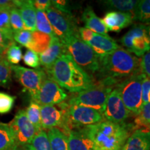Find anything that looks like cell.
<instances>
[{"label":"cell","instance_id":"6da1fadb","mask_svg":"<svg viewBox=\"0 0 150 150\" xmlns=\"http://www.w3.org/2000/svg\"><path fill=\"white\" fill-rule=\"evenodd\" d=\"M47 73L58 85L71 93H80L94 83L92 76L66 54L60 56Z\"/></svg>","mask_w":150,"mask_h":150},{"label":"cell","instance_id":"7a4b0ae2","mask_svg":"<svg viewBox=\"0 0 150 150\" xmlns=\"http://www.w3.org/2000/svg\"><path fill=\"white\" fill-rule=\"evenodd\" d=\"M99 61L98 73L102 79L109 78L120 82L141 72L140 59L121 47L99 59Z\"/></svg>","mask_w":150,"mask_h":150},{"label":"cell","instance_id":"3957f363","mask_svg":"<svg viewBox=\"0 0 150 150\" xmlns=\"http://www.w3.org/2000/svg\"><path fill=\"white\" fill-rule=\"evenodd\" d=\"M134 126L102 120L91 125L94 150H122Z\"/></svg>","mask_w":150,"mask_h":150},{"label":"cell","instance_id":"277c9868","mask_svg":"<svg viewBox=\"0 0 150 150\" xmlns=\"http://www.w3.org/2000/svg\"><path fill=\"white\" fill-rule=\"evenodd\" d=\"M119 81L104 78L97 81L88 89L72 97L67 104L93 108L103 114L110 93Z\"/></svg>","mask_w":150,"mask_h":150},{"label":"cell","instance_id":"5b68a950","mask_svg":"<svg viewBox=\"0 0 150 150\" xmlns=\"http://www.w3.org/2000/svg\"><path fill=\"white\" fill-rule=\"evenodd\" d=\"M65 54L71 56L75 63L88 74L98 72L99 58L91 47L81 38L77 33H74L63 42Z\"/></svg>","mask_w":150,"mask_h":150},{"label":"cell","instance_id":"8992f818","mask_svg":"<svg viewBox=\"0 0 150 150\" xmlns=\"http://www.w3.org/2000/svg\"><path fill=\"white\" fill-rule=\"evenodd\" d=\"M145 74L142 73L134 74L120 81L115 87L119 90L122 102L131 115L137 116L142 106V82Z\"/></svg>","mask_w":150,"mask_h":150},{"label":"cell","instance_id":"52a82bcc","mask_svg":"<svg viewBox=\"0 0 150 150\" xmlns=\"http://www.w3.org/2000/svg\"><path fill=\"white\" fill-rule=\"evenodd\" d=\"M102 120V114L96 110L77 105H69L63 133L67 136L72 130L95 125Z\"/></svg>","mask_w":150,"mask_h":150},{"label":"cell","instance_id":"ba28073f","mask_svg":"<svg viewBox=\"0 0 150 150\" xmlns=\"http://www.w3.org/2000/svg\"><path fill=\"white\" fill-rule=\"evenodd\" d=\"M125 50L137 57H142L150 51V40L147 24H136L121 38Z\"/></svg>","mask_w":150,"mask_h":150},{"label":"cell","instance_id":"9c48e42d","mask_svg":"<svg viewBox=\"0 0 150 150\" xmlns=\"http://www.w3.org/2000/svg\"><path fill=\"white\" fill-rule=\"evenodd\" d=\"M8 125L14 136L16 150L28 149L38 132L34 126L28 120L25 110H19Z\"/></svg>","mask_w":150,"mask_h":150},{"label":"cell","instance_id":"30bf717a","mask_svg":"<svg viewBox=\"0 0 150 150\" xmlns=\"http://www.w3.org/2000/svg\"><path fill=\"white\" fill-rule=\"evenodd\" d=\"M46 14L53 29L54 35L61 42L79 31V28L76 27L72 14L65 13L53 6L46 11Z\"/></svg>","mask_w":150,"mask_h":150},{"label":"cell","instance_id":"8fae6325","mask_svg":"<svg viewBox=\"0 0 150 150\" xmlns=\"http://www.w3.org/2000/svg\"><path fill=\"white\" fill-rule=\"evenodd\" d=\"M67 97V94L64 90L47 75L39 91L32 98V101L40 106H54L63 102Z\"/></svg>","mask_w":150,"mask_h":150},{"label":"cell","instance_id":"7c38bea8","mask_svg":"<svg viewBox=\"0 0 150 150\" xmlns=\"http://www.w3.org/2000/svg\"><path fill=\"white\" fill-rule=\"evenodd\" d=\"M15 76L24 88L29 92L31 99L36 95L42 81L47 76L42 69H29L20 65H11Z\"/></svg>","mask_w":150,"mask_h":150},{"label":"cell","instance_id":"4fadbf2b","mask_svg":"<svg viewBox=\"0 0 150 150\" xmlns=\"http://www.w3.org/2000/svg\"><path fill=\"white\" fill-rule=\"evenodd\" d=\"M59 106H40L41 126L42 130L58 128L63 132L67 121L68 104L61 103Z\"/></svg>","mask_w":150,"mask_h":150},{"label":"cell","instance_id":"5bb4252c","mask_svg":"<svg viewBox=\"0 0 150 150\" xmlns=\"http://www.w3.org/2000/svg\"><path fill=\"white\" fill-rule=\"evenodd\" d=\"M102 115L104 120L115 123H122L131 115L124 104L119 90L116 87L114 88L108 97Z\"/></svg>","mask_w":150,"mask_h":150},{"label":"cell","instance_id":"9a60e30c","mask_svg":"<svg viewBox=\"0 0 150 150\" xmlns=\"http://www.w3.org/2000/svg\"><path fill=\"white\" fill-rule=\"evenodd\" d=\"M67 138L70 150H94L91 125L72 130Z\"/></svg>","mask_w":150,"mask_h":150},{"label":"cell","instance_id":"2e32d148","mask_svg":"<svg viewBox=\"0 0 150 150\" xmlns=\"http://www.w3.org/2000/svg\"><path fill=\"white\" fill-rule=\"evenodd\" d=\"M86 43L93 49L99 59L108 55L120 47L109 35H103L94 32Z\"/></svg>","mask_w":150,"mask_h":150},{"label":"cell","instance_id":"e0dca14e","mask_svg":"<svg viewBox=\"0 0 150 150\" xmlns=\"http://www.w3.org/2000/svg\"><path fill=\"white\" fill-rule=\"evenodd\" d=\"M65 54L64 45L57 37L51 38L50 45L45 52L39 54L40 64L45 68V71L50 70L54 63L60 56Z\"/></svg>","mask_w":150,"mask_h":150},{"label":"cell","instance_id":"ac0fdd59","mask_svg":"<svg viewBox=\"0 0 150 150\" xmlns=\"http://www.w3.org/2000/svg\"><path fill=\"white\" fill-rule=\"evenodd\" d=\"M102 20L108 31L119 32L132 24L134 17L129 13L110 11Z\"/></svg>","mask_w":150,"mask_h":150},{"label":"cell","instance_id":"d6986e66","mask_svg":"<svg viewBox=\"0 0 150 150\" xmlns=\"http://www.w3.org/2000/svg\"><path fill=\"white\" fill-rule=\"evenodd\" d=\"M122 150H150V131L136 129L127 140Z\"/></svg>","mask_w":150,"mask_h":150},{"label":"cell","instance_id":"ffe728a7","mask_svg":"<svg viewBox=\"0 0 150 150\" xmlns=\"http://www.w3.org/2000/svg\"><path fill=\"white\" fill-rule=\"evenodd\" d=\"M16 8H18L23 20L26 30L30 31H36V10L33 6L32 1L29 0H17Z\"/></svg>","mask_w":150,"mask_h":150},{"label":"cell","instance_id":"44dd1931","mask_svg":"<svg viewBox=\"0 0 150 150\" xmlns=\"http://www.w3.org/2000/svg\"><path fill=\"white\" fill-rule=\"evenodd\" d=\"M82 20L85 24V28L93 32L103 35H108V30L105 27L102 20L99 18L91 7H87L82 14Z\"/></svg>","mask_w":150,"mask_h":150},{"label":"cell","instance_id":"7402d4cb","mask_svg":"<svg viewBox=\"0 0 150 150\" xmlns=\"http://www.w3.org/2000/svg\"><path fill=\"white\" fill-rule=\"evenodd\" d=\"M47 134L52 150H70L67 136L59 129H50Z\"/></svg>","mask_w":150,"mask_h":150},{"label":"cell","instance_id":"603a6c76","mask_svg":"<svg viewBox=\"0 0 150 150\" xmlns=\"http://www.w3.org/2000/svg\"><path fill=\"white\" fill-rule=\"evenodd\" d=\"M139 1L136 0H106L102 3L109 9L117 10L119 12L129 13L132 16Z\"/></svg>","mask_w":150,"mask_h":150},{"label":"cell","instance_id":"cb8c5ba5","mask_svg":"<svg viewBox=\"0 0 150 150\" xmlns=\"http://www.w3.org/2000/svg\"><path fill=\"white\" fill-rule=\"evenodd\" d=\"M0 150H16L14 136L8 124L0 122Z\"/></svg>","mask_w":150,"mask_h":150},{"label":"cell","instance_id":"d4e9b609","mask_svg":"<svg viewBox=\"0 0 150 150\" xmlns=\"http://www.w3.org/2000/svg\"><path fill=\"white\" fill-rule=\"evenodd\" d=\"M32 34V43H31L29 50L36 52L39 54L42 53L50 45L51 37L38 31H33Z\"/></svg>","mask_w":150,"mask_h":150},{"label":"cell","instance_id":"484cf974","mask_svg":"<svg viewBox=\"0 0 150 150\" xmlns=\"http://www.w3.org/2000/svg\"><path fill=\"white\" fill-rule=\"evenodd\" d=\"M26 111V115L28 120L30 121L36 129L37 132L42 131L41 126V114H40V106L37 103L31 102L28 106Z\"/></svg>","mask_w":150,"mask_h":150},{"label":"cell","instance_id":"4316f807","mask_svg":"<svg viewBox=\"0 0 150 150\" xmlns=\"http://www.w3.org/2000/svg\"><path fill=\"white\" fill-rule=\"evenodd\" d=\"M134 21L142 23L150 22V0H140L134 13Z\"/></svg>","mask_w":150,"mask_h":150},{"label":"cell","instance_id":"83f0119b","mask_svg":"<svg viewBox=\"0 0 150 150\" xmlns=\"http://www.w3.org/2000/svg\"><path fill=\"white\" fill-rule=\"evenodd\" d=\"M36 31L50 35L55 36L51 24L49 21L45 12L36 10Z\"/></svg>","mask_w":150,"mask_h":150},{"label":"cell","instance_id":"f1b7e54d","mask_svg":"<svg viewBox=\"0 0 150 150\" xmlns=\"http://www.w3.org/2000/svg\"><path fill=\"white\" fill-rule=\"evenodd\" d=\"M28 150H52L47 134L45 131L37 133L31 141Z\"/></svg>","mask_w":150,"mask_h":150},{"label":"cell","instance_id":"f546056e","mask_svg":"<svg viewBox=\"0 0 150 150\" xmlns=\"http://www.w3.org/2000/svg\"><path fill=\"white\" fill-rule=\"evenodd\" d=\"M135 128H142L150 131V103L143 105L140 113L136 116Z\"/></svg>","mask_w":150,"mask_h":150},{"label":"cell","instance_id":"4dcf8cb0","mask_svg":"<svg viewBox=\"0 0 150 150\" xmlns=\"http://www.w3.org/2000/svg\"><path fill=\"white\" fill-rule=\"evenodd\" d=\"M5 53L6 55L4 57L11 65H18L23 57L21 47L17 45L14 42H11L9 45L8 47L6 50Z\"/></svg>","mask_w":150,"mask_h":150},{"label":"cell","instance_id":"1f68e13d","mask_svg":"<svg viewBox=\"0 0 150 150\" xmlns=\"http://www.w3.org/2000/svg\"><path fill=\"white\" fill-rule=\"evenodd\" d=\"M9 11L0 8V31H1L11 41H13V33L10 25Z\"/></svg>","mask_w":150,"mask_h":150},{"label":"cell","instance_id":"d6a6232c","mask_svg":"<svg viewBox=\"0 0 150 150\" xmlns=\"http://www.w3.org/2000/svg\"><path fill=\"white\" fill-rule=\"evenodd\" d=\"M12 68L4 55L0 56V86H7L11 81Z\"/></svg>","mask_w":150,"mask_h":150},{"label":"cell","instance_id":"836d02e7","mask_svg":"<svg viewBox=\"0 0 150 150\" xmlns=\"http://www.w3.org/2000/svg\"><path fill=\"white\" fill-rule=\"evenodd\" d=\"M9 16H10V25L13 33H15L22 30H26L24 22L18 8L15 7L11 8L9 11Z\"/></svg>","mask_w":150,"mask_h":150},{"label":"cell","instance_id":"e575fe53","mask_svg":"<svg viewBox=\"0 0 150 150\" xmlns=\"http://www.w3.org/2000/svg\"><path fill=\"white\" fill-rule=\"evenodd\" d=\"M33 31L28 30H22L13 33V40L21 45L25 47L29 50L32 43Z\"/></svg>","mask_w":150,"mask_h":150},{"label":"cell","instance_id":"d590c367","mask_svg":"<svg viewBox=\"0 0 150 150\" xmlns=\"http://www.w3.org/2000/svg\"><path fill=\"white\" fill-rule=\"evenodd\" d=\"M16 97L8 94L0 92V114L9 112L13 107Z\"/></svg>","mask_w":150,"mask_h":150},{"label":"cell","instance_id":"8d00e7d4","mask_svg":"<svg viewBox=\"0 0 150 150\" xmlns=\"http://www.w3.org/2000/svg\"><path fill=\"white\" fill-rule=\"evenodd\" d=\"M23 61L24 64L31 67H38L40 66V59L38 54L36 52L28 50L25 52L23 57Z\"/></svg>","mask_w":150,"mask_h":150},{"label":"cell","instance_id":"74e56055","mask_svg":"<svg viewBox=\"0 0 150 150\" xmlns=\"http://www.w3.org/2000/svg\"><path fill=\"white\" fill-rule=\"evenodd\" d=\"M142 101L143 104L150 103V77L144 76L142 82Z\"/></svg>","mask_w":150,"mask_h":150},{"label":"cell","instance_id":"f35d334b","mask_svg":"<svg viewBox=\"0 0 150 150\" xmlns=\"http://www.w3.org/2000/svg\"><path fill=\"white\" fill-rule=\"evenodd\" d=\"M140 71L141 73L150 77V51L144 54L140 59Z\"/></svg>","mask_w":150,"mask_h":150},{"label":"cell","instance_id":"ab89813d","mask_svg":"<svg viewBox=\"0 0 150 150\" xmlns=\"http://www.w3.org/2000/svg\"><path fill=\"white\" fill-rule=\"evenodd\" d=\"M51 2L54 8L57 10L67 14H72L68 1H64V0H53V1H51Z\"/></svg>","mask_w":150,"mask_h":150},{"label":"cell","instance_id":"60d3db41","mask_svg":"<svg viewBox=\"0 0 150 150\" xmlns=\"http://www.w3.org/2000/svg\"><path fill=\"white\" fill-rule=\"evenodd\" d=\"M32 4L35 10L45 12L52 6V2L50 0H33Z\"/></svg>","mask_w":150,"mask_h":150},{"label":"cell","instance_id":"b9f144b4","mask_svg":"<svg viewBox=\"0 0 150 150\" xmlns=\"http://www.w3.org/2000/svg\"><path fill=\"white\" fill-rule=\"evenodd\" d=\"M13 42V41H11L1 31H0V56L5 54L6 50L8 47L9 45Z\"/></svg>","mask_w":150,"mask_h":150},{"label":"cell","instance_id":"7bdbcfd3","mask_svg":"<svg viewBox=\"0 0 150 150\" xmlns=\"http://www.w3.org/2000/svg\"><path fill=\"white\" fill-rule=\"evenodd\" d=\"M16 7L15 1H8V0H0V8L7 9L10 11L11 8Z\"/></svg>","mask_w":150,"mask_h":150},{"label":"cell","instance_id":"ee69618b","mask_svg":"<svg viewBox=\"0 0 150 150\" xmlns=\"http://www.w3.org/2000/svg\"><path fill=\"white\" fill-rule=\"evenodd\" d=\"M147 24V27H148V35H149V40H150V22Z\"/></svg>","mask_w":150,"mask_h":150}]
</instances>
